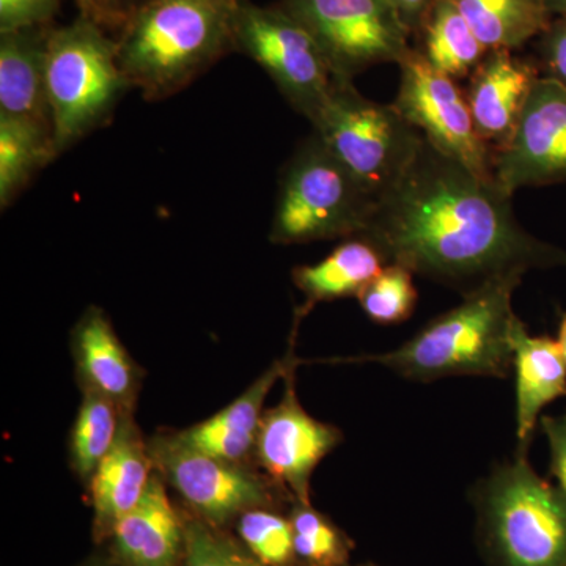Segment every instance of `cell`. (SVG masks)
Here are the masks:
<instances>
[{
  "instance_id": "6da1fadb",
  "label": "cell",
  "mask_w": 566,
  "mask_h": 566,
  "mask_svg": "<svg viewBox=\"0 0 566 566\" xmlns=\"http://www.w3.org/2000/svg\"><path fill=\"white\" fill-rule=\"evenodd\" d=\"M494 178L476 175L427 139L408 169L378 197L360 238L386 263L471 294L499 279L566 266V252L517 221Z\"/></svg>"
},
{
  "instance_id": "7a4b0ae2",
  "label": "cell",
  "mask_w": 566,
  "mask_h": 566,
  "mask_svg": "<svg viewBox=\"0 0 566 566\" xmlns=\"http://www.w3.org/2000/svg\"><path fill=\"white\" fill-rule=\"evenodd\" d=\"M243 0H151L115 35L118 65L147 102L185 91L234 51Z\"/></svg>"
},
{
  "instance_id": "3957f363",
  "label": "cell",
  "mask_w": 566,
  "mask_h": 566,
  "mask_svg": "<svg viewBox=\"0 0 566 566\" xmlns=\"http://www.w3.org/2000/svg\"><path fill=\"white\" fill-rule=\"evenodd\" d=\"M523 279H499L465 294L463 303L436 316L394 352L329 363L378 364L419 382L453 376L506 378L513 368L512 333L517 319L513 293Z\"/></svg>"
},
{
  "instance_id": "277c9868",
  "label": "cell",
  "mask_w": 566,
  "mask_h": 566,
  "mask_svg": "<svg viewBox=\"0 0 566 566\" xmlns=\"http://www.w3.org/2000/svg\"><path fill=\"white\" fill-rule=\"evenodd\" d=\"M483 542L494 566H566V501L516 453L475 493Z\"/></svg>"
},
{
  "instance_id": "5b68a950",
  "label": "cell",
  "mask_w": 566,
  "mask_h": 566,
  "mask_svg": "<svg viewBox=\"0 0 566 566\" xmlns=\"http://www.w3.org/2000/svg\"><path fill=\"white\" fill-rule=\"evenodd\" d=\"M128 88L117 40L98 22L80 14L71 24L52 29L46 91L57 156L106 125Z\"/></svg>"
},
{
  "instance_id": "8992f818",
  "label": "cell",
  "mask_w": 566,
  "mask_h": 566,
  "mask_svg": "<svg viewBox=\"0 0 566 566\" xmlns=\"http://www.w3.org/2000/svg\"><path fill=\"white\" fill-rule=\"evenodd\" d=\"M376 202L374 193L312 133L283 167L271 243L305 244L359 237L370 222Z\"/></svg>"
},
{
  "instance_id": "52a82bcc",
  "label": "cell",
  "mask_w": 566,
  "mask_h": 566,
  "mask_svg": "<svg viewBox=\"0 0 566 566\" xmlns=\"http://www.w3.org/2000/svg\"><path fill=\"white\" fill-rule=\"evenodd\" d=\"M311 123L327 150L376 199L403 175L423 140L394 104L368 99L354 81L334 80Z\"/></svg>"
},
{
  "instance_id": "ba28073f",
  "label": "cell",
  "mask_w": 566,
  "mask_h": 566,
  "mask_svg": "<svg viewBox=\"0 0 566 566\" xmlns=\"http://www.w3.org/2000/svg\"><path fill=\"white\" fill-rule=\"evenodd\" d=\"M279 6L314 35L334 80L354 81L381 63H400L411 50L392 0H281Z\"/></svg>"
},
{
  "instance_id": "9c48e42d",
  "label": "cell",
  "mask_w": 566,
  "mask_h": 566,
  "mask_svg": "<svg viewBox=\"0 0 566 566\" xmlns=\"http://www.w3.org/2000/svg\"><path fill=\"white\" fill-rule=\"evenodd\" d=\"M234 51L262 66L286 103L308 122L333 87V70L314 35L279 3L260 7L243 0L234 24Z\"/></svg>"
},
{
  "instance_id": "30bf717a",
  "label": "cell",
  "mask_w": 566,
  "mask_h": 566,
  "mask_svg": "<svg viewBox=\"0 0 566 566\" xmlns=\"http://www.w3.org/2000/svg\"><path fill=\"white\" fill-rule=\"evenodd\" d=\"M395 109L439 151L476 175L494 178V151L476 132L464 91L411 48L400 63Z\"/></svg>"
},
{
  "instance_id": "8fae6325",
  "label": "cell",
  "mask_w": 566,
  "mask_h": 566,
  "mask_svg": "<svg viewBox=\"0 0 566 566\" xmlns=\"http://www.w3.org/2000/svg\"><path fill=\"white\" fill-rule=\"evenodd\" d=\"M148 450L164 482L191 506L193 516L211 526H226L248 510L270 509L274 502L270 483L259 475L205 455L181 442L177 434L153 439Z\"/></svg>"
},
{
  "instance_id": "7c38bea8",
  "label": "cell",
  "mask_w": 566,
  "mask_h": 566,
  "mask_svg": "<svg viewBox=\"0 0 566 566\" xmlns=\"http://www.w3.org/2000/svg\"><path fill=\"white\" fill-rule=\"evenodd\" d=\"M493 175L510 196L566 181V87L539 77L510 140L494 153Z\"/></svg>"
},
{
  "instance_id": "4fadbf2b",
  "label": "cell",
  "mask_w": 566,
  "mask_h": 566,
  "mask_svg": "<svg viewBox=\"0 0 566 566\" xmlns=\"http://www.w3.org/2000/svg\"><path fill=\"white\" fill-rule=\"evenodd\" d=\"M296 365L285 376L282 400L263 412L253 455L294 502L312 504L311 482L316 465L342 444L344 434L334 424L316 420L300 403L294 387Z\"/></svg>"
},
{
  "instance_id": "5bb4252c",
  "label": "cell",
  "mask_w": 566,
  "mask_h": 566,
  "mask_svg": "<svg viewBox=\"0 0 566 566\" xmlns=\"http://www.w3.org/2000/svg\"><path fill=\"white\" fill-rule=\"evenodd\" d=\"M542 77L536 61L491 50L469 76L465 99L480 137L501 150L515 132L528 95Z\"/></svg>"
},
{
  "instance_id": "9a60e30c",
  "label": "cell",
  "mask_w": 566,
  "mask_h": 566,
  "mask_svg": "<svg viewBox=\"0 0 566 566\" xmlns=\"http://www.w3.org/2000/svg\"><path fill=\"white\" fill-rule=\"evenodd\" d=\"M107 542L117 566H182L185 517L174 509L161 475L153 474L139 505L115 524Z\"/></svg>"
},
{
  "instance_id": "2e32d148",
  "label": "cell",
  "mask_w": 566,
  "mask_h": 566,
  "mask_svg": "<svg viewBox=\"0 0 566 566\" xmlns=\"http://www.w3.org/2000/svg\"><path fill=\"white\" fill-rule=\"evenodd\" d=\"M151 465L150 450L132 415L123 416L115 444L88 482L96 542L109 538L115 524L139 505L151 482Z\"/></svg>"
},
{
  "instance_id": "e0dca14e",
  "label": "cell",
  "mask_w": 566,
  "mask_h": 566,
  "mask_svg": "<svg viewBox=\"0 0 566 566\" xmlns=\"http://www.w3.org/2000/svg\"><path fill=\"white\" fill-rule=\"evenodd\" d=\"M73 352L84 390L102 395L123 415H132L140 371L115 334L109 316L96 305H91L74 326Z\"/></svg>"
},
{
  "instance_id": "ac0fdd59",
  "label": "cell",
  "mask_w": 566,
  "mask_h": 566,
  "mask_svg": "<svg viewBox=\"0 0 566 566\" xmlns=\"http://www.w3.org/2000/svg\"><path fill=\"white\" fill-rule=\"evenodd\" d=\"M54 25L0 33V115L22 118L54 136L46 91L48 41Z\"/></svg>"
},
{
  "instance_id": "d6986e66",
  "label": "cell",
  "mask_w": 566,
  "mask_h": 566,
  "mask_svg": "<svg viewBox=\"0 0 566 566\" xmlns=\"http://www.w3.org/2000/svg\"><path fill=\"white\" fill-rule=\"evenodd\" d=\"M300 360L294 357L293 344L281 360L271 365L237 400L218 415L177 433V438L193 450L238 464L253 453L256 431L264 412V401L279 379Z\"/></svg>"
},
{
  "instance_id": "ffe728a7",
  "label": "cell",
  "mask_w": 566,
  "mask_h": 566,
  "mask_svg": "<svg viewBox=\"0 0 566 566\" xmlns=\"http://www.w3.org/2000/svg\"><path fill=\"white\" fill-rule=\"evenodd\" d=\"M512 346L517 452L527 453L543 409L566 397V360L557 340L528 334L520 318L513 326Z\"/></svg>"
},
{
  "instance_id": "44dd1931",
  "label": "cell",
  "mask_w": 566,
  "mask_h": 566,
  "mask_svg": "<svg viewBox=\"0 0 566 566\" xmlns=\"http://www.w3.org/2000/svg\"><path fill=\"white\" fill-rule=\"evenodd\" d=\"M385 256L374 244L360 237L348 238L322 262L293 270L294 285L304 294L305 303L297 319L316 304L356 296L386 266Z\"/></svg>"
},
{
  "instance_id": "7402d4cb",
  "label": "cell",
  "mask_w": 566,
  "mask_h": 566,
  "mask_svg": "<svg viewBox=\"0 0 566 566\" xmlns=\"http://www.w3.org/2000/svg\"><path fill=\"white\" fill-rule=\"evenodd\" d=\"M488 51H516L553 21L547 0H452Z\"/></svg>"
},
{
  "instance_id": "603a6c76",
  "label": "cell",
  "mask_w": 566,
  "mask_h": 566,
  "mask_svg": "<svg viewBox=\"0 0 566 566\" xmlns=\"http://www.w3.org/2000/svg\"><path fill=\"white\" fill-rule=\"evenodd\" d=\"M417 35L423 57L455 81L471 76L488 52L452 0H436Z\"/></svg>"
},
{
  "instance_id": "cb8c5ba5",
  "label": "cell",
  "mask_w": 566,
  "mask_h": 566,
  "mask_svg": "<svg viewBox=\"0 0 566 566\" xmlns=\"http://www.w3.org/2000/svg\"><path fill=\"white\" fill-rule=\"evenodd\" d=\"M57 153L54 136L22 118L0 115V207L9 208Z\"/></svg>"
},
{
  "instance_id": "d4e9b609",
  "label": "cell",
  "mask_w": 566,
  "mask_h": 566,
  "mask_svg": "<svg viewBox=\"0 0 566 566\" xmlns=\"http://www.w3.org/2000/svg\"><path fill=\"white\" fill-rule=\"evenodd\" d=\"M123 416L107 398L85 390L70 436L71 464L85 482H91L96 468L115 444Z\"/></svg>"
},
{
  "instance_id": "484cf974",
  "label": "cell",
  "mask_w": 566,
  "mask_h": 566,
  "mask_svg": "<svg viewBox=\"0 0 566 566\" xmlns=\"http://www.w3.org/2000/svg\"><path fill=\"white\" fill-rule=\"evenodd\" d=\"M294 554L300 566H348L353 542L312 504L293 501L290 510Z\"/></svg>"
},
{
  "instance_id": "4316f807",
  "label": "cell",
  "mask_w": 566,
  "mask_h": 566,
  "mask_svg": "<svg viewBox=\"0 0 566 566\" xmlns=\"http://www.w3.org/2000/svg\"><path fill=\"white\" fill-rule=\"evenodd\" d=\"M241 545L268 566H300L294 554V534L289 516L262 506L237 517Z\"/></svg>"
},
{
  "instance_id": "83f0119b",
  "label": "cell",
  "mask_w": 566,
  "mask_h": 566,
  "mask_svg": "<svg viewBox=\"0 0 566 566\" xmlns=\"http://www.w3.org/2000/svg\"><path fill=\"white\" fill-rule=\"evenodd\" d=\"M415 273L401 264L389 263L357 294L365 315L376 324L403 323L415 314Z\"/></svg>"
},
{
  "instance_id": "f1b7e54d",
  "label": "cell",
  "mask_w": 566,
  "mask_h": 566,
  "mask_svg": "<svg viewBox=\"0 0 566 566\" xmlns=\"http://www.w3.org/2000/svg\"><path fill=\"white\" fill-rule=\"evenodd\" d=\"M182 566H268L252 556L240 539L223 534L197 516L185 517Z\"/></svg>"
},
{
  "instance_id": "f546056e",
  "label": "cell",
  "mask_w": 566,
  "mask_h": 566,
  "mask_svg": "<svg viewBox=\"0 0 566 566\" xmlns=\"http://www.w3.org/2000/svg\"><path fill=\"white\" fill-rule=\"evenodd\" d=\"M62 0H0V33L52 25Z\"/></svg>"
},
{
  "instance_id": "4dcf8cb0",
  "label": "cell",
  "mask_w": 566,
  "mask_h": 566,
  "mask_svg": "<svg viewBox=\"0 0 566 566\" xmlns=\"http://www.w3.org/2000/svg\"><path fill=\"white\" fill-rule=\"evenodd\" d=\"M535 61L542 77L566 87V14L554 17L538 36Z\"/></svg>"
},
{
  "instance_id": "1f68e13d",
  "label": "cell",
  "mask_w": 566,
  "mask_h": 566,
  "mask_svg": "<svg viewBox=\"0 0 566 566\" xmlns=\"http://www.w3.org/2000/svg\"><path fill=\"white\" fill-rule=\"evenodd\" d=\"M539 427L549 446L551 472L566 501V412L557 417L543 416Z\"/></svg>"
},
{
  "instance_id": "d6a6232c",
  "label": "cell",
  "mask_w": 566,
  "mask_h": 566,
  "mask_svg": "<svg viewBox=\"0 0 566 566\" xmlns=\"http://www.w3.org/2000/svg\"><path fill=\"white\" fill-rule=\"evenodd\" d=\"M151 0H95V22L117 35L125 22Z\"/></svg>"
},
{
  "instance_id": "836d02e7",
  "label": "cell",
  "mask_w": 566,
  "mask_h": 566,
  "mask_svg": "<svg viewBox=\"0 0 566 566\" xmlns=\"http://www.w3.org/2000/svg\"><path fill=\"white\" fill-rule=\"evenodd\" d=\"M436 0H392L395 9L400 14L405 28L411 35H417L422 28L424 18Z\"/></svg>"
},
{
  "instance_id": "e575fe53",
  "label": "cell",
  "mask_w": 566,
  "mask_h": 566,
  "mask_svg": "<svg viewBox=\"0 0 566 566\" xmlns=\"http://www.w3.org/2000/svg\"><path fill=\"white\" fill-rule=\"evenodd\" d=\"M76 3L80 7L81 14L95 20V0H76Z\"/></svg>"
},
{
  "instance_id": "d590c367",
  "label": "cell",
  "mask_w": 566,
  "mask_h": 566,
  "mask_svg": "<svg viewBox=\"0 0 566 566\" xmlns=\"http://www.w3.org/2000/svg\"><path fill=\"white\" fill-rule=\"evenodd\" d=\"M558 345H560L562 353H564V357L566 360V312L560 316V324H558Z\"/></svg>"
},
{
  "instance_id": "8d00e7d4",
  "label": "cell",
  "mask_w": 566,
  "mask_h": 566,
  "mask_svg": "<svg viewBox=\"0 0 566 566\" xmlns=\"http://www.w3.org/2000/svg\"><path fill=\"white\" fill-rule=\"evenodd\" d=\"M80 566H117L114 564V560H112L111 556L104 557V556H95L88 558V560H85L84 564H81Z\"/></svg>"
},
{
  "instance_id": "74e56055",
  "label": "cell",
  "mask_w": 566,
  "mask_h": 566,
  "mask_svg": "<svg viewBox=\"0 0 566 566\" xmlns=\"http://www.w3.org/2000/svg\"><path fill=\"white\" fill-rule=\"evenodd\" d=\"M547 6H549L553 17H562V14H566V0H547Z\"/></svg>"
},
{
  "instance_id": "f35d334b",
  "label": "cell",
  "mask_w": 566,
  "mask_h": 566,
  "mask_svg": "<svg viewBox=\"0 0 566 566\" xmlns=\"http://www.w3.org/2000/svg\"><path fill=\"white\" fill-rule=\"evenodd\" d=\"M357 566H376L374 564H365V565H357Z\"/></svg>"
}]
</instances>
